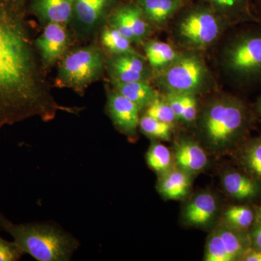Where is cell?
<instances>
[{
	"label": "cell",
	"instance_id": "cell-1",
	"mask_svg": "<svg viewBox=\"0 0 261 261\" xmlns=\"http://www.w3.org/2000/svg\"><path fill=\"white\" fill-rule=\"evenodd\" d=\"M30 0H0V130L58 112L78 114L82 108L57 102L47 70L36 49L28 20Z\"/></svg>",
	"mask_w": 261,
	"mask_h": 261
},
{
	"label": "cell",
	"instance_id": "cell-2",
	"mask_svg": "<svg viewBox=\"0 0 261 261\" xmlns=\"http://www.w3.org/2000/svg\"><path fill=\"white\" fill-rule=\"evenodd\" d=\"M251 113L241 99L222 94L211 99L197 116L199 135L206 147L221 153L232 147L246 133Z\"/></svg>",
	"mask_w": 261,
	"mask_h": 261
},
{
	"label": "cell",
	"instance_id": "cell-3",
	"mask_svg": "<svg viewBox=\"0 0 261 261\" xmlns=\"http://www.w3.org/2000/svg\"><path fill=\"white\" fill-rule=\"evenodd\" d=\"M241 25L225 39L219 66L230 83L248 89L261 85V22Z\"/></svg>",
	"mask_w": 261,
	"mask_h": 261
},
{
	"label": "cell",
	"instance_id": "cell-4",
	"mask_svg": "<svg viewBox=\"0 0 261 261\" xmlns=\"http://www.w3.org/2000/svg\"><path fill=\"white\" fill-rule=\"evenodd\" d=\"M0 229L13 237L24 254L38 261L70 260L80 247L74 237L54 224H15L0 214Z\"/></svg>",
	"mask_w": 261,
	"mask_h": 261
},
{
	"label": "cell",
	"instance_id": "cell-5",
	"mask_svg": "<svg viewBox=\"0 0 261 261\" xmlns=\"http://www.w3.org/2000/svg\"><path fill=\"white\" fill-rule=\"evenodd\" d=\"M97 41L65 53L58 62L55 87L70 89L82 96L89 86L100 80L106 70L107 55Z\"/></svg>",
	"mask_w": 261,
	"mask_h": 261
},
{
	"label": "cell",
	"instance_id": "cell-6",
	"mask_svg": "<svg viewBox=\"0 0 261 261\" xmlns=\"http://www.w3.org/2000/svg\"><path fill=\"white\" fill-rule=\"evenodd\" d=\"M231 27L209 5H197L183 10L173 27V37L184 50L208 49Z\"/></svg>",
	"mask_w": 261,
	"mask_h": 261
},
{
	"label": "cell",
	"instance_id": "cell-7",
	"mask_svg": "<svg viewBox=\"0 0 261 261\" xmlns=\"http://www.w3.org/2000/svg\"><path fill=\"white\" fill-rule=\"evenodd\" d=\"M156 83L166 94H199L207 92L214 81L198 51H181L172 64L154 73Z\"/></svg>",
	"mask_w": 261,
	"mask_h": 261
},
{
	"label": "cell",
	"instance_id": "cell-8",
	"mask_svg": "<svg viewBox=\"0 0 261 261\" xmlns=\"http://www.w3.org/2000/svg\"><path fill=\"white\" fill-rule=\"evenodd\" d=\"M121 3V0H73L69 24L73 39L83 43L97 40L101 29Z\"/></svg>",
	"mask_w": 261,
	"mask_h": 261
},
{
	"label": "cell",
	"instance_id": "cell-9",
	"mask_svg": "<svg viewBox=\"0 0 261 261\" xmlns=\"http://www.w3.org/2000/svg\"><path fill=\"white\" fill-rule=\"evenodd\" d=\"M243 232L226 224L217 226L207 238L204 260H241L249 248L248 240Z\"/></svg>",
	"mask_w": 261,
	"mask_h": 261
},
{
	"label": "cell",
	"instance_id": "cell-10",
	"mask_svg": "<svg viewBox=\"0 0 261 261\" xmlns=\"http://www.w3.org/2000/svg\"><path fill=\"white\" fill-rule=\"evenodd\" d=\"M73 37L69 27L51 23L43 27L42 34L34 40L36 49L44 69L49 70L69 50Z\"/></svg>",
	"mask_w": 261,
	"mask_h": 261
},
{
	"label": "cell",
	"instance_id": "cell-11",
	"mask_svg": "<svg viewBox=\"0 0 261 261\" xmlns=\"http://www.w3.org/2000/svg\"><path fill=\"white\" fill-rule=\"evenodd\" d=\"M106 71L110 82L120 83L150 82L154 77V71L145 57L137 51L106 56Z\"/></svg>",
	"mask_w": 261,
	"mask_h": 261
},
{
	"label": "cell",
	"instance_id": "cell-12",
	"mask_svg": "<svg viewBox=\"0 0 261 261\" xmlns=\"http://www.w3.org/2000/svg\"><path fill=\"white\" fill-rule=\"evenodd\" d=\"M108 24L137 45L147 40L153 29L140 7L133 1L118 5L110 16Z\"/></svg>",
	"mask_w": 261,
	"mask_h": 261
},
{
	"label": "cell",
	"instance_id": "cell-13",
	"mask_svg": "<svg viewBox=\"0 0 261 261\" xmlns=\"http://www.w3.org/2000/svg\"><path fill=\"white\" fill-rule=\"evenodd\" d=\"M106 90V111L113 125L121 133L130 138H135L140 124L141 110L116 89L107 88Z\"/></svg>",
	"mask_w": 261,
	"mask_h": 261
},
{
	"label": "cell",
	"instance_id": "cell-14",
	"mask_svg": "<svg viewBox=\"0 0 261 261\" xmlns=\"http://www.w3.org/2000/svg\"><path fill=\"white\" fill-rule=\"evenodd\" d=\"M73 10V0H30L29 13L42 27L57 23L69 27Z\"/></svg>",
	"mask_w": 261,
	"mask_h": 261
},
{
	"label": "cell",
	"instance_id": "cell-15",
	"mask_svg": "<svg viewBox=\"0 0 261 261\" xmlns=\"http://www.w3.org/2000/svg\"><path fill=\"white\" fill-rule=\"evenodd\" d=\"M230 25L261 22L254 9L252 0H204Z\"/></svg>",
	"mask_w": 261,
	"mask_h": 261
},
{
	"label": "cell",
	"instance_id": "cell-16",
	"mask_svg": "<svg viewBox=\"0 0 261 261\" xmlns=\"http://www.w3.org/2000/svg\"><path fill=\"white\" fill-rule=\"evenodd\" d=\"M218 207L217 199L214 194L210 192L196 194L185 205L182 214L184 221L190 226H207L214 221Z\"/></svg>",
	"mask_w": 261,
	"mask_h": 261
},
{
	"label": "cell",
	"instance_id": "cell-17",
	"mask_svg": "<svg viewBox=\"0 0 261 261\" xmlns=\"http://www.w3.org/2000/svg\"><path fill=\"white\" fill-rule=\"evenodd\" d=\"M173 160L176 166L190 175L205 169L208 163L207 154L200 144L190 139H182L175 145Z\"/></svg>",
	"mask_w": 261,
	"mask_h": 261
},
{
	"label": "cell",
	"instance_id": "cell-18",
	"mask_svg": "<svg viewBox=\"0 0 261 261\" xmlns=\"http://www.w3.org/2000/svg\"><path fill=\"white\" fill-rule=\"evenodd\" d=\"M152 28H163L183 8L185 0H132Z\"/></svg>",
	"mask_w": 261,
	"mask_h": 261
},
{
	"label": "cell",
	"instance_id": "cell-19",
	"mask_svg": "<svg viewBox=\"0 0 261 261\" xmlns=\"http://www.w3.org/2000/svg\"><path fill=\"white\" fill-rule=\"evenodd\" d=\"M160 176L158 191L165 199L181 200L188 195L192 184L190 173L176 166Z\"/></svg>",
	"mask_w": 261,
	"mask_h": 261
},
{
	"label": "cell",
	"instance_id": "cell-20",
	"mask_svg": "<svg viewBox=\"0 0 261 261\" xmlns=\"http://www.w3.org/2000/svg\"><path fill=\"white\" fill-rule=\"evenodd\" d=\"M145 58L154 73H159L172 64L181 51L176 50L171 44L156 40L147 39L142 44Z\"/></svg>",
	"mask_w": 261,
	"mask_h": 261
},
{
	"label": "cell",
	"instance_id": "cell-21",
	"mask_svg": "<svg viewBox=\"0 0 261 261\" xmlns=\"http://www.w3.org/2000/svg\"><path fill=\"white\" fill-rule=\"evenodd\" d=\"M113 88L122 95L128 98L138 106L141 111H144L160 94L156 89L150 85V82H135L129 83L110 82Z\"/></svg>",
	"mask_w": 261,
	"mask_h": 261
},
{
	"label": "cell",
	"instance_id": "cell-22",
	"mask_svg": "<svg viewBox=\"0 0 261 261\" xmlns=\"http://www.w3.org/2000/svg\"><path fill=\"white\" fill-rule=\"evenodd\" d=\"M222 185L228 195L238 200H248L258 193L259 187L253 178L238 171H229L223 176Z\"/></svg>",
	"mask_w": 261,
	"mask_h": 261
},
{
	"label": "cell",
	"instance_id": "cell-23",
	"mask_svg": "<svg viewBox=\"0 0 261 261\" xmlns=\"http://www.w3.org/2000/svg\"><path fill=\"white\" fill-rule=\"evenodd\" d=\"M98 37L99 46L107 56H117L137 51L132 46L133 43L109 24H106L101 29Z\"/></svg>",
	"mask_w": 261,
	"mask_h": 261
},
{
	"label": "cell",
	"instance_id": "cell-24",
	"mask_svg": "<svg viewBox=\"0 0 261 261\" xmlns=\"http://www.w3.org/2000/svg\"><path fill=\"white\" fill-rule=\"evenodd\" d=\"M146 161L149 167L161 175L173 167V156L166 146L153 142L146 152Z\"/></svg>",
	"mask_w": 261,
	"mask_h": 261
},
{
	"label": "cell",
	"instance_id": "cell-25",
	"mask_svg": "<svg viewBox=\"0 0 261 261\" xmlns=\"http://www.w3.org/2000/svg\"><path fill=\"white\" fill-rule=\"evenodd\" d=\"M172 125L158 121L144 113L140 117L139 128L143 135L152 140L168 141L171 140Z\"/></svg>",
	"mask_w": 261,
	"mask_h": 261
},
{
	"label": "cell",
	"instance_id": "cell-26",
	"mask_svg": "<svg viewBox=\"0 0 261 261\" xmlns=\"http://www.w3.org/2000/svg\"><path fill=\"white\" fill-rule=\"evenodd\" d=\"M254 219L253 212L246 206H231L224 214L225 224L241 231L250 228Z\"/></svg>",
	"mask_w": 261,
	"mask_h": 261
},
{
	"label": "cell",
	"instance_id": "cell-27",
	"mask_svg": "<svg viewBox=\"0 0 261 261\" xmlns=\"http://www.w3.org/2000/svg\"><path fill=\"white\" fill-rule=\"evenodd\" d=\"M242 161L252 176L261 180V138L247 144L242 155Z\"/></svg>",
	"mask_w": 261,
	"mask_h": 261
},
{
	"label": "cell",
	"instance_id": "cell-28",
	"mask_svg": "<svg viewBox=\"0 0 261 261\" xmlns=\"http://www.w3.org/2000/svg\"><path fill=\"white\" fill-rule=\"evenodd\" d=\"M145 113L158 121L164 122L172 126L178 122L167 101L164 97H161V96L156 98L153 102L145 108Z\"/></svg>",
	"mask_w": 261,
	"mask_h": 261
},
{
	"label": "cell",
	"instance_id": "cell-29",
	"mask_svg": "<svg viewBox=\"0 0 261 261\" xmlns=\"http://www.w3.org/2000/svg\"><path fill=\"white\" fill-rule=\"evenodd\" d=\"M24 255L15 242H8L0 236V261H17Z\"/></svg>",
	"mask_w": 261,
	"mask_h": 261
},
{
	"label": "cell",
	"instance_id": "cell-30",
	"mask_svg": "<svg viewBox=\"0 0 261 261\" xmlns=\"http://www.w3.org/2000/svg\"><path fill=\"white\" fill-rule=\"evenodd\" d=\"M185 108L181 121L191 124L195 123L198 116V99L197 96L192 94H184Z\"/></svg>",
	"mask_w": 261,
	"mask_h": 261
},
{
	"label": "cell",
	"instance_id": "cell-31",
	"mask_svg": "<svg viewBox=\"0 0 261 261\" xmlns=\"http://www.w3.org/2000/svg\"><path fill=\"white\" fill-rule=\"evenodd\" d=\"M164 97L172 110L177 121H181L185 108L184 94H166Z\"/></svg>",
	"mask_w": 261,
	"mask_h": 261
},
{
	"label": "cell",
	"instance_id": "cell-32",
	"mask_svg": "<svg viewBox=\"0 0 261 261\" xmlns=\"http://www.w3.org/2000/svg\"><path fill=\"white\" fill-rule=\"evenodd\" d=\"M242 260L245 261H261V249L248 248L246 252L244 253L243 256L242 257Z\"/></svg>",
	"mask_w": 261,
	"mask_h": 261
},
{
	"label": "cell",
	"instance_id": "cell-33",
	"mask_svg": "<svg viewBox=\"0 0 261 261\" xmlns=\"http://www.w3.org/2000/svg\"><path fill=\"white\" fill-rule=\"evenodd\" d=\"M252 241L255 248L261 249V223L252 232Z\"/></svg>",
	"mask_w": 261,
	"mask_h": 261
},
{
	"label": "cell",
	"instance_id": "cell-34",
	"mask_svg": "<svg viewBox=\"0 0 261 261\" xmlns=\"http://www.w3.org/2000/svg\"><path fill=\"white\" fill-rule=\"evenodd\" d=\"M252 3H253L255 13L261 20V0H254Z\"/></svg>",
	"mask_w": 261,
	"mask_h": 261
},
{
	"label": "cell",
	"instance_id": "cell-35",
	"mask_svg": "<svg viewBox=\"0 0 261 261\" xmlns=\"http://www.w3.org/2000/svg\"><path fill=\"white\" fill-rule=\"evenodd\" d=\"M256 108L257 112L261 115V96L260 98H259L258 100H257Z\"/></svg>",
	"mask_w": 261,
	"mask_h": 261
},
{
	"label": "cell",
	"instance_id": "cell-36",
	"mask_svg": "<svg viewBox=\"0 0 261 261\" xmlns=\"http://www.w3.org/2000/svg\"><path fill=\"white\" fill-rule=\"evenodd\" d=\"M257 216H258L259 221H260V223H261V205L260 207H259L258 212H257Z\"/></svg>",
	"mask_w": 261,
	"mask_h": 261
},
{
	"label": "cell",
	"instance_id": "cell-37",
	"mask_svg": "<svg viewBox=\"0 0 261 261\" xmlns=\"http://www.w3.org/2000/svg\"></svg>",
	"mask_w": 261,
	"mask_h": 261
}]
</instances>
